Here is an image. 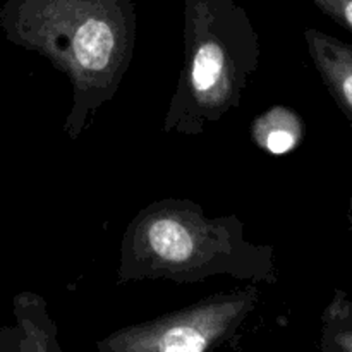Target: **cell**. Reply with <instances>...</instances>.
<instances>
[{
    "instance_id": "cell-1",
    "label": "cell",
    "mask_w": 352,
    "mask_h": 352,
    "mask_svg": "<svg viewBox=\"0 0 352 352\" xmlns=\"http://www.w3.org/2000/svg\"><path fill=\"white\" fill-rule=\"evenodd\" d=\"M0 28L10 43L67 76L72 107L64 134L76 141L119 91L134 57L138 17L133 0H6Z\"/></svg>"
},
{
    "instance_id": "cell-2",
    "label": "cell",
    "mask_w": 352,
    "mask_h": 352,
    "mask_svg": "<svg viewBox=\"0 0 352 352\" xmlns=\"http://www.w3.org/2000/svg\"><path fill=\"white\" fill-rule=\"evenodd\" d=\"M217 275L277 284L274 246L248 241L237 215L208 217L191 199H158L127 223L120 239L119 285L140 280L192 285Z\"/></svg>"
},
{
    "instance_id": "cell-3",
    "label": "cell",
    "mask_w": 352,
    "mask_h": 352,
    "mask_svg": "<svg viewBox=\"0 0 352 352\" xmlns=\"http://www.w3.org/2000/svg\"><path fill=\"white\" fill-rule=\"evenodd\" d=\"M184 62L165 134L199 136L241 105L260 65V36L234 0H184Z\"/></svg>"
},
{
    "instance_id": "cell-4",
    "label": "cell",
    "mask_w": 352,
    "mask_h": 352,
    "mask_svg": "<svg viewBox=\"0 0 352 352\" xmlns=\"http://www.w3.org/2000/svg\"><path fill=\"white\" fill-rule=\"evenodd\" d=\"M256 284L203 298L158 318L116 330L96 342L98 352H215L254 311Z\"/></svg>"
},
{
    "instance_id": "cell-5",
    "label": "cell",
    "mask_w": 352,
    "mask_h": 352,
    "mask_svg": "<svg viewBox=\"0 0 352 352\" xmlns=\"http://www.w3.org/2000/svg\"><path fill=\"white\" fill-rule=\"evenodd\" d=\"M12 325L0 327V352H64L45 298L24 291L12 299Z\"/></svg>"
},
{
    "instance_id": "cell-6",
    "label": "cell",
    "mask_w": 352,
    "mask_h": 352,
    "mask_svg": "<svg viewBox=\"0 0 352 352\" xmlns=\"http://www.w3.org/2000/svg\"><path fill=\"white\" fill-rule=\"evenodd\" d=\"M305 40L323 85L352 122V43L315 28L305 30Z\"/></svg>"
},
{
    "instance_id": "cell-7",
    "label": "cell",
    "mask_w": 352,
    "mask_h": 352,
    "mask_svg": "<svg viewBox=\"0 0 352 352\" xmlns=\"http://www.w3.org/2000/svg\"><path fill=\"white\" fill-rule=\"evenodd\" d=\"M251 140L268 155H287L305 140V122L296 110L274 105L253 120Z\"/></svg>"
},
{
    "instance_id": "cell-8",
    "label": "cell",
    "mask_w": 352,
    "mask_h": 352,
    "mask_svg": "<svg viewBox=\"0 0 352 352\" xmlns=\"http://www.w3.org/2000/svg\"><path fill=\"white\" fill-rule=\"evenodd\" d=\"M320 352H352V301L340 289L322 313Z\"/></svg>"
},
{
    "instance_id": "cell-9",
    "label": "cell",
    "mask_w": 352,
    "mask_h": 352,
    "mask_svg": "<svg viewBox=\"0 0 352 352\" xmlns=\"http://www.w3.org/2000/svg\"><path fill=\"white\" fill-rule=\"evenodd\" d=\"M323 14L352 33V0H311Z\"/></svg>"
},
{
    "instance_id": "cell-10",
    "label": "cell",
    "mask_w": 352,
    "mask_h": 352,
    "mask_svg": "<svg viewBox=\"0 0 352 352\" xmlns=\"http://www.w3.org/2000/svg\"><path fill=\"white\" fill-rule=\"evenodd\" d=\"M349 223H351V229H352V198H351V203H349Z\"/></svg>"
}]
</instances>
